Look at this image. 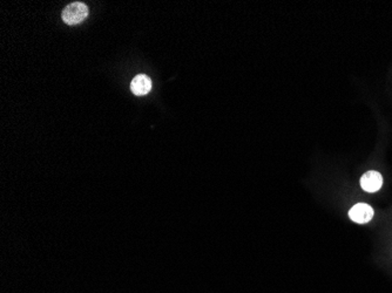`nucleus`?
Wrapping results in <instances>:
<instances>
[{"label": "nucleus", "mask_w": 392, "mask_h": 293, "mask_svg": "<svg viewBox=\"0 0 392 293\" xmlns=\"http://www.w3.org/2000/svg\"><path fill=\"white\" fill-rule=\"evenodd\" d=\"M374 209L369 204L365 203H358L354 205L349 211V217L350 220L358 224H364L370 222L374 217Z\"/></svg>", "instance_id": "f03ea898"}, {"label": "nucleus", "mask_w": 392, "mask_h": 293, "mask_svg": "<svg viewBox=\"0 0 392 293\" xmlns=\"http://www.w3.org/2000/svg\"><path fill=\"white\" fill-rule=\"evenodd\" d=\"M150 89H152V80L145 74L136 75L130 83V90L136 96L146 95L150 92Z\"/></svg>", "instance_id": "20e7f679"}, {"label": "nucleus", "mask_w": 392, "mask_h": 293, "mask_svg": "<svg viewBox=\"0 0 392 293\" xmlns=\"http://www.w3.org/2000/svg\"><path fill=\"white\" fill-rule=\"evenodd\" d=\"M383 185V177L377 171H368L361 177V187L368 193H376Z\"/></svg>", "instance_id": "7ed1b4c3"}, {"label": "nucleus", "mask_w": 392, "mask_h": 293, "mask_svg": "<svg viewBox=\"0 0 392 293\" xmlns=\"http://www.w3.org/2000/svg\"><path fill=\"white\" fill-rule=\"evenodd\" d=\"M88 15V7L86 4L80 1L72 2L64 8L61 18L67 25H77L86 19Z\"/></svg>", "instance_id": "f257e3e1"}]
</instances>
